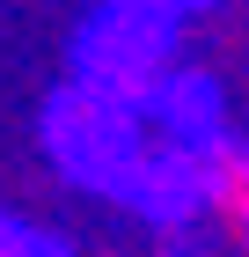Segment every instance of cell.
I'll return each mask as SVG.
<instances>
[{
	"mask_svg": "<svg viewBox=\"0 0 249 257\" xmlns=\"http://www.w3.org/2000/svg\"><path fill=\"white\" fill-rule=\"evenodd\" d=\"M81 88L125 110H147L169 88V30L132 8H103V22H88L81 37Z\"/></svg>",
	"mask_w": 249,
	"mask_h": 257,
	"instance_id": "1",
	"label": "cell"
},
{
	"mask_svg": "<svg viewBox=\"0 0 249 257\" xmlns=\"http://www.w3.org/2000/svg\"><path fill=\"white\" fill-rule=\"evenodd\" d=\"M132 118L139 110H125V103H110V96H88V88H66V96L52 103V125H44V140H52V155L74 169V177H88V184H125L139 169V133H132Z\"/></svg>",
	"mask_w": 249,
	"mask_h": 257,
	"instance_id": "2",
	"label": "cell"
},
{
	"mask_svg": "<svg viewBox=\"0 0 249 257\" xmlns=\"http://www.w3.org/2000/svg\"><path fill=\"white\" fill-rule=\"evenodd\" d=\"M198 169H205V213L234 242H249V147L242 140H212V147H198Z\"/></svg>",
	"mask_w": 249,
	"mask_h": 257,
	"instance_id": "3",
	"label": "cell"
},
{
	"mask_svg": "<svg viewBox=\"0 0 249 257\" xmlns=\"http://www.w3.org/2000/svg\"><path fill=\"white\" fill-rule=\"evenodd\" d=\"M117 8H132V15H183V8H205V0H117Z\"/></svg>",
	"mask_w": 249,
	"mask_h": 257,
	"instance_id": "4",
	"label": "cell"
}]
</instances>
